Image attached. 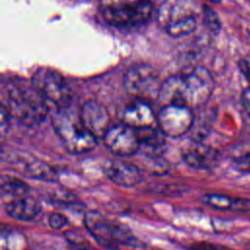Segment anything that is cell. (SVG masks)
Instances as JSON below:
<instances>
[{"label": "cell", "instance_id": "cell-16", "mask_svg": "<svg viewBox=\"0 0 250 250\" xmlns=\"http://www.w3.org/2000/svg\"><path fill=\"white\" fill-rule=\"evenodd\" d=\"M205 205L222 211L249 212L250 199L244 197H235L221 193H207L202 197Z\"/></svg>", "mask_w": 250, "mask_h": 250}, {"label": "cell", "instance_id": "cell-13", "mask_svg": "<svg viewBox=\"0 0 250 250\" xmlns=\"http://www.w3.org/2000/svg\"><path fill=\"white\" fill-rule=\"evenodd\" d=\"M123 123L134 128L144 129L157 126V113L148 102L135 100L127 104L122 112Z\"/></svg>", "mask_w": 250, "mask_h": 250}, {"label": "cell", "instance_id": "cell-15", "mask_svg": "<svg viewBox=\"0 0 250 250\" xmlns=\"http://www.w3.org/2000/svg\"><path fill=\"white\" fill-rule=\"evenodd\" d=\"M40 202L29 195L18 197L5 203L6 213L10 217L20 221L33 220L40 213Z\"/></svg>", "mask_w": 250, "mask_h": 250}, {"label": "cell", "instance_id": "cell-23", "mask_svg": "<svg viewBox=\"0 0 250 250\" xmlns=\"http://www.w3.org/2000/svg\"><path fill=\"white\" fill-rule=\"evenodd\" d=\"M240 101L244 110L250 116V87H247L242 91Z\"/></svg>", "mask_w": 250, "mask_h": 250}, {"label": "cell", "instance_id": "cell-17", "mask_svg": "<svg viewBox=\"0 0 250 250\" xmlns=\"http://www.w3.org/2000/svg\"><path fill=\"white\" fill-rule=\"evenodd\" d=\"M136 130L140 139L141 149H144L146 155L147 157H159L166 144V136L162 131L157 126Z\"/></svg>", "mask_w": 250, "mask_h": 250}, {"label": "cell", "instance_id": "cell-14", "mask_svg": "<svg viewBox=\"0 0 250 250\" xmlns=\"http://www.w3.org/2000/svg\"><path fill=\"white\" fill-rule=\"evenodd\" d=\"M183 159L192 168L210 170L218 164L220 153L212 146L195 142L183 151Z\"/></svg>", "mask_w": 250, "mask_h": 250}, {"label": "cell", "instance_id": "cell-8", "mask_svg": "<svg viewBox=\"0 0 250 250\" xmlns=\"http://www.w3.org/2000/svg\"><path fill=\"white\" fill-rule=\"evenodd\" d=\"M193 122L192 109L184 105H163L157 113V127L166 137H182L191 129Z\"/></svg>", "mask_w": 250, "mask_h": 250}, {"label": "cell", "instance_id": "cell-7", "mask_svg": "<svg viewBox=\"0 0 250 250\" xmlns=\"http://www.w3.org/2000/svg\"><path fill=\"white\" fill-rule=\"evenodd\" d=\"M33 87L46 100L59 107L67 106L72 100V92L64 77L49 67H39L31 78Z\"/></svg>", "mask_w": 250, "mask_h": 250}, {"label": "cell", "instance_id": "cell-2", "mask_svg": "<svg viewBox=\"0 0 250 250\" xmlns=\"http://www.w3.org/2000/svg\"><path fill=\"white\" fill-rule=\"evenodd\" d=\"M3 107L10 117L32 126L42 122L48 113V103L33 87L32 83L10 81L4 89Z\"/></svg>", "mask_w": 250, "mask_h": 250}, {"label": "cell", "instance_id": "cell-24", "mask_svg": "<svg viewBox=\"0 0 250 250\" xmlns=\"http://www.w3.org/2000/svg\"><path fill=\"white\" fill-rule=\"evenodd\" d=\"M237 66H238V69L240 70V72L243 74V76L249 82V87H250V63L246 60L242 59L237 62Z\"/></svg>", "mask_w": 250, "mask_h": 250}, {"label": "cell", "instance_id": "cell-19", "mask_svg": "<svg viewBox=\"0 0 250 250\" xmlns=\"http://www.w3.org/2000/svg\"><path fill=\"white\" fill-rule=\"evenodd\" d=\"M202 15L204 23L206 27L209 29V31L215 35L218 34L221 30L222 25L217 13L211 7L204 5L202 7Z\"/></svg>", "mask_w": 250, "mask_h": 250}, {"label": "cell", "instance_id": "cell-9", "mask_svg": "<svg viewBox=\"0 0 250 250\" xmlns=\"http://www.w3.org/2000/svg\"><path fill=\"white\" fill-rule=\"evenodd\" d=\"M103 141L106 148L119 157L132 156L141 149L137 130L124 123L111 125Z\"/></svg>", "mask_w": 250, "mask_h": 250}, {"label": "cell", "instance_id": "cell-11", "mask_svg": "<svg viewBox=\"0 0 250 250\" xmlns=\"http://www.w3.org/2000/svg\"><path fill=\"white\" fill-rule=\"evenodd\" d=\"M80 119L84 127L94 135L98 140L104 138V134L110 128V117L106 107L97 102H86L79 110Z\"/></svg>", "mask_w": 250, "mask_h": 250}, {"label": "cell", "instance_id": "cell-18", "mask_svg": "<svg viewBox=\"0 0 250 250\" xmlns=\"http://www.w3.org/2000/svg\"><path fill=\"white\" fill-rule=\"evenodd\" d=\"M0 189L2 199L7 197L9 198L8 201H10L12 199L27 195L29 187L26 183L20 179L11 176H2Z\"/></svg>", "mask_w": 250, "mask_h": 250}, {"label": "cell", "instance_id": "cell-3", "mask_svg": "<svg viewBox=\"0 0 250 250\" xmlns=\"http://www.w3.org/2000/svg\"><path fill=\"white\" fill-rule=\"evenodd\" d=\"M52 124L65 149L74 154L93 150L98 139L82 124L80 113H74L70 104L57 108L52 117Z\"/></svg>", "mask_w": 250, "mask_h": 250}, {"label": "cell", "instance_id": "cell-25", "mask_svg": "<svg viewBox=\"0 0 250 250\" xmlns=\"http://www.w3.org/2000/svg\"><path fill=\"white\" fill-rule=\"evenodd\" d=\"M208 1H210V2H212V3H219V2H221L222 0H208Z\"/></svg>", "mask_w": 250, "mask_h": 250}, {"label": "cell", "instance_id": "cell-4", "mask_svg": "<svg viewBox=\"0 0 250 250\" xmlns=\"http://www.w3.org/2000/svg\"><path fill=\"white\" fill-rule=\"evenodd\" d=\"M159 26L172 37L192 33L197 26V9L193 0H164L157 9Z\"/></svg>", "mask_w": 250, "mask_h": 250}, {"label": "cell", "instance_id": "cell-6", "mask_svg": "<svg viewBox=\"0 0 250 250\" xmlns=\"http://www.w3.org/2000/svg\"><path fill=\"white\" fill-rule=\"evenodd\" d=\"M162 82L157 70L146 63L130 66L123 77L126 92L135 100L146 102L158 100Z\"/></svg>", "mask_w": 250, "mask_h": 250}, {"label": "cell", "instance_id": "cell-21", "mask_svg": "<svg viewBox=\"0 0 250 250\" xmlns=\"http://www.w3.org/2000/svg\"><path fill=\"white\" fill-rule=\"evenodd\" d=\"M48 223L53 229H62L68 224V221L67 218L61 213H52L48 218Z\"/></svg>", "mask_w": 250, "mask_h": 250}, {"label": "cell", "instance_id": "cell-12", "mask_svg": "<svg viewBox=\"0 0 250 250\" xmlns=\"http://www.w3.org/2000/svg\"><path fill=\"white\" fill-rule=\"evenodd\" d=\"M104 172L112 183L124 188L135 187L144 178L138 166L122 160H107L104 164Z\"/></svg>", "mask_w": 250, "mask_h": 250}, {"label": "cell", "instance_id": "cell-20", "mask_svg": "<svg viewBox=\"0 0 250 250\" xmlns=\"http://www.w3.org/2000/svg\"><path fill=\"white\" fill-rule=\"evenodd\" d=\"M146 0H101V9L104 10H114L124 7L134 6L140 4Z\"/></svg>", "mask_w": 250, "mask_h": 250}, {"label": "cell", "instance_id": "cell-1", "mask_svg": "<svg viewBox=\"0 0 250 250\" xmlns=\"http://www.w3.org/2000/svg\"><path fill=\"white\" fill-rule=\"evenodd\" d=\"M215 82L210 71L196 66L188 72L167 77L162 82L158 101L167 104L195 108L204 105L213 94Z\"/></svg>", "mask_w": 250, "mask_h": 250}, {"label": "cell", "instance_id": "cell-10", "mask_svg": "<svg viewBox=\"0 0 250 250\" xmlns=\"http://www.w3.org/2000/svg\"><path fill=\"white\" fill-rule=\"evenodd\" d=\"M153 6L149 0L140 4L114 10L102 11L104 21L116 27H135L147 22L152 16Z\"/></svg>", "mask_w": 250, "mask_h": 250}, {"label": "cell", "instance_id": "cell-5", "mask_svg": "<svg viewBox=\"0 0 250 250\" xmlns=\"http://www.w3.org/2000/svg\"><path fill=\"white\" fill-rule=\"evenodd\" d=\"M86 229L103 247L117 250L120 244L135 246L138 239L124 226L111 222L97 211H88L84 216Z\"/></svg>", "mask_w": 250, "mask_h": 250}, {"label": "cell", "instance_id": "cell-22", "mask_svg": "<svg viewBox=\"0 0 250 250\" xmlns=\"http://www.w3.org/2000/svg\"><path fill=\"white\" fill-rule=\"evenodd\" d=\"M188 250H233L224 245L211 243V242H196L189 246Z\"/></svg>", "mask_w": 250, "mask_h": 250}]
</instances>
